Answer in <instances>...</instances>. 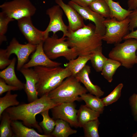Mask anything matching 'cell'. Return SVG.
I'll return each instance as SVG.
<instances>
[{
  "label": "cell",
  "instance_id": "cell-23",
  "mask_svg": "<svg viewBox=\"0 0 137 137\" xmlns=\"http://www.w3.org/2000/svg\"><path fill=\"white\" fill-rule=\"evenodd\" d=\"M91 55L87 56H79L77 58L69 61L64 65L71 72L72 76H75L85 66L90 60Z\"/></svg>",
  "mask_w": 137,
  "mask_h": 137
},
{
  "label": "cell",
  "instance_id": "cell-34",
  "mask_svg": "<svg viewBox=\"0 0 137 137\" xmlns=\"http://www.w3.org/2000/svg\"><path fill=\"white\" fill-rule=\"evenodd\" d=\"M129 100L134 120L137 122V93L133 94L129 97Z\"/></svg>",
  "mask_w": 137,
  "mask_h": 137
},
{
  "label": "cell",
  "instance_id": "cell-40",
  "mask_svg": "<svg viewBox=\"0 0 137 137\" xmlns=\"http://www.w3.org/2000/svg\"><path fill=\"white\" fill-rule=\"evenodd\" d=\"M132 38L137 40V30L131 31L125 36L123 38V40Z\"/></svg>",
  "mask_w": 137,
  "mask_h": 137
},
{
  "label": "cell",
  "instance_id": "cell-5",
  "mask_svg": "<svg viewBox=\"0 0 137 137\" xmlns=\"http://www.w3.org/2000/svg\"><path fill=\"white\" fill-rule=\"evenodd\" d=\"M43 47L46 54L51 60L63 57L70 61L78 56L75 49L69 47L66 37L62 36L59 38L56 34L46 38Z\"/></svg>",
  "mask_w": 137,
  "mask_h": 137
},
{
  "label": "cell",
  "instance_id": "cell-21",
  "mask_svg": "<svg viewBox=\"0 0 137 137\" xmlns=\"http://www.w3.org/2000/svg\"><path fill=\"white\" fill-rule=\"evenodd\" d=\"M108 5L110 12V18H115L118 21L125 19L132 10L123 8L118 2L113 0H104Z\"/></svg>",
  "mask_w": 137,
  "mask_h": 137
},
{
  "label": "cell",
  "instance_id": "cell-4",
  "mask_svg": "<svg viewBox=\"0 0 137 137\" xmlns=\"http://www.w3.org/2000/svg\"><path fill=\"white\" fill-rule=\"evenodd\" d=\"M88 91L74 76L67 78L56 88L48 94L55 102L59 104L63 102H74L81 100L79 96Z\"/></svg>",
  "mask_w": 137,
  "mask_h": 137
},
{
  "label": "cell",
  "instance_id": "cell-36",
  "mask_svg": "<svg viewBox=\"0 0 137 137\" xmlns=\"http://www.w3.org/2000/svg\"><path fill=\"white\" fill-rule=\"evenodd\" d=\"M128 17L130 20L129 29L131 31L137 28V8L133 10Z\"/></svg>",
  "mask_w": 137,
  "mask_h": 137
},
{
  "label": "cell",
  "instance_id": "cell-29",
  "mask_svg": "<svg viewBox=\"0 0 137 137\" xmlns=\"http://www.w3.org/2000/svg\"><path fill=\"white\" fill-rule=\"evenodd\" d=\"M89 7L93 11L104 18H110V9L104 0H94Z\"/></svg>",
  "mask_w": 137,
  "mask_h": 137
},
{
  "label": "cell",
  "instance_id": "cell-22",
  "mask_svg": "<svg viewBox=\"0 0 137 137\" xmlns=\"http://www.w3.org/2000/svg\"><path fill=\"white\" fill-rule=\"evenodd\" d=\"M56 122L55 128L51 134L52 137H67L77 132V131L72 129L66 121L58 119L56 120Z\"/></svg>",
  "mask_w": 137,
  "mask_h": 137
},
{
  "label": "cell",
  "instance_id": "cell-31",
  "mask_svg": "<svg viewBox=\"0 0 137 137\" xmlns=\"http://www.w3.org/2000/svg\"><path fill=\"white\" fill-rule=\"evenodd\" d=\"M100 124L98 118L89 121L82 127L85 137H99L98 128Z\"/></svg>",
  "mask_w": 137,
  "mask_h": 137
},
{
  "label": "cell",
  "instance_id": "cell-41",
  "mask_svg": "<svg viewBox=\"0 0 137 137\" xmlns=\"http://www.w3.org/2000/svg\"><path fill=\"white\" fill-rule=\"evenodd\" d=\"M132 137H137V131L135 133L133 134Z\"/></svg>",
  "mask_w": 137,
  "mask_h": 137
},
{
  "label": "cell",
  "instance_id": "cell-24",
  "mask_svg": "<svg viewBox=\"0 0 137 137\" xmlns=\"http://www.w3.org/2000/svg\"><path fill=\"white\" fill-rule=\"evenodd\" d=\"M80 97L81 100L85 102V105L88 107L100 114L103 113L105 106L101 99L90 93L82 94Z\"/></svg>",
  "mask_w": 137,
  "mask_h": 137
},
{
  "label": "cell",
  "instance_id": "cell-13",
  "mask_svg": "<svg viewBox=\"0 0 137 137\" xmlns=\"http://www.w3.org/2000/svg\"><path fill=\"white\" fill-rule=\"evenodd\" d=\"M68 4L78 12L84 20H89L94 23L97 33L102 36L105 35L106 28L103 22L105 19V18L93 11L89 7H81L71 1Z\"/></svg>",
  "mask_w": 137,
  "mask_h": 137
},
{
  "label": "cell",
  "instance_id": "cell-28",
  "mask_svg": "<svg viewBox=\"0 0 137 137\" xmlns=\"http://www.w3.org/2000/svg\"><path fill=\"white\" fill-rule=\"evenodd\" d=\"M49 110H45L40 114L42 116L43 120L39 124L43 131L44 134L51 135L55 128L56 122V120L49 116Z\"/></svg>",
  "mask_w": 137,
  "mask_h": 137
},
{
  "label": "cell",
  "instance_id": "cell-30",
  "mask_svg": "<svg viewBox=\"0 0 137 137\" xmlns=\"http://www.w3.org/2000/svg\"><path fill=\"white\" fill-rule=\"evenodd\" d=\"M108 59L102 53V47H101L92 54L90 60L92 65L97 72L102 70L106 62Z\"/></svg>",
  "mask_w": 137,
  "mask_h": 137
},
{
  "label": "cell",
  "instance_id": "cell-39",
  "mask_svg": "<svg viewBox=\"0 0 137 137\" xmlns=\"http://www.w3.org/2000/svg\"><path fill=\"white\" fill-rule=\"evenodd\" d=\"M127 5L128 10H133L137 8V0H128Z\"/></svg>",
  "mask_w": 137,
  "mask_h": 137
},
{
  "label": "cell",
  "instance_id": "cell-33",
  "mask_svg": "<svg viewBox=\"0 0 137 137\" xmlns=\"http://www.w3.org/2000/svg\"><path fill=\"white\" fill-rule=\"evenodd\" d=\"M123 84L120 83L106 97L101 99L105 106H106L116 101L120 97Z\"/></svg>",
  "mask_w": 137,
  "mask_h": 137
},
{
  "label": "cell",
  "instance_id": "cell-19",
  "mask_svg": "<svg viewBox=\"0 0 137 137\" xmlns=\"http://www.w3.org/2000/svg\"><path fill=\"white\" fill-rule=\"evenodd\" d=\"M13 137H51V135L41 134L33 128L25 125L18 120L12 121L11 123Z\"/></svg>",
  "mask_w": 137,
  "mask_h": 137
},
{
  "label": "cell",
  "instance_id": "cell-7",
  "mask_svg": "<svg viewBox=\"0 0 137 137\" xmlns=\"http://www.w3.org/2000/svg\"><path fill=\"white\" fill-rule=\"evenodd\" d=\"M130 20L128 16L124 20L118 21L115 18L105 19L103 23L106 28L102 40L108 44L120 43L123 38L129 33Z\"/></svg>",
  "mask_w": 137,
  "mask_h": 137
},
{
  "label": "cell",
  "instance_id": "cell-38",
  "mask_svg": "<svg viewBox=\"0 0 137 137\" xmlns=\"http://www.w3.org/2000/svg\"><path fill=\"white\" fill-rule=\"evenodd\" d=\"M94 0H71V1L82 7H89Z\"/></svg>",
  "mask_w": 137,
  "mask_h": 137
},
{
  "label": "cell",
  "instance_id": "cell-35",
  "mask_svg": "<svg viewBox=\"0 0 137 137\" xmlns=\"http://www.w3.org/2000/svg\"><path fill=\"white\" fill-rule=\"evenodd\" d=\"M7 50L0 49V69H4L11 63L12 59H9L6 56Z\"/></svg>",
  "mask_w": 137,
  "mask_h": 137
},
{
  "label": "cell",
  "instance_id": "cell-20",
  "mask_svg": "<svg viewBox=\"0 0 137 137\" xmlns=\"http://www.w3.org/2000/svg\"><path fill=\"white\" fill-rule=\"evenodd\" d=\"M100 113L88 107L82 105L78 110L77 117L79 127H82L88 122L98 118Z\"/></svg>",
  "mask_w": 137,
  "mask_h": 137
},
{
  "label": "cell",
  "instance_id": "cell-25",
  "mask_svg": "<svg viewBox=\"0 0 137 137\" xmlns=\"http://www.w3.org/2000/svg\"><path fill=\"white\" fill-rule=\"evenodd\" d=\"M121 65L119 62L109 58H108L104 64L101 74L108 82L110 83L117 70Z\"/></svg>",
  "mask_w": 137,
  "mask_h": 137
},
{
  "label": "cell",
  "instance_id": "cell-12",
  "mask_svg": "<svg viewBox=\"0 0 137 137\" xmlns=\"http://www.w3.org/2000/svg\"><path fill=\"white\" fill-rule=\"evenodd\" d=\"M17 24L21 32L31 44L37 45L46 39L43 31L40 30L33 25L30 17H26L17 21Z\"/></svg>",
  "mask_w": 137,
  "mask_h": 137
},
{
  "label": "cell",
  "instance_id": "cell-37",
  "mask_svg": "<svg viewBox=\"0 0 137 137\" xmlns=\"http://www.w3.org/2000/svg\"><path fill=\"white\" fill-rule=\"evenodd\" d=\"M6 83L2 78H0V95H2L4 93L11 91L19 90L16 87L9 85Z\"/></svg>",
  "mask_w": 137,
  "mask_h": 137
},
{
  "label": "cell",
  "instance_id": "cell-6",
  "mask_svg": "<svg viewBox=\"0 0 137 137\" xmlns=\"http://www.w3.org/2000/svg\"><path fill=\"white\" fill-rule=\"evenodd\" d=\"M137 40L131 38L123 43L115 44L109 52V58L120 62L121 65L127 68H132L136 64Z\"/></svg>",
  "mask_w": 137,
  "mask_h": 137
},
{
  "label": "cell",
  "instance_id": "cell-1",
  "mask_svg": "<svg viewBox=\"0 0 137 137\" xmlns=\"http://www.w3.org/2000/svg\"><path fill=\"white\" fill-rule=\"evenodd\" d=\"M48 95H45L28 104H23L6 109L12 121L21 120L28 127L36 128L40 133L43 131L36 119V115L58 105Z\"/></svg>",
  "mask_w": 137,
  "mask_h": 137
},
{
  "label": "cell",
  "instance_id": "cell-42",
  "mask_svg": "<svg viewBox=\"0 0 137 137\" xmlns=\"http://www.w3.org/2000/svg\"><path fill=\"white\" fill-rule=\"evenodd\" d=\"M136 64H137V50H136Z\"/></svg>",
  "mask_w": 137,
  "mask_h": 137
},
{
  "label": "cell",
  "instance_id": "cell-16",
  "mask_svg": "<svg viewBox=\"0 0 137 137\" xmlns=\"http://www.w3.org/2000/svg\"><path fill=\"white\" fill-rule=\"evenodd\" d=\"M55 1L62 9L67 18L69 30L75 31L85 25L82 16L71 6L65 4L63 0H55Z\"/></svg>",
  "mask_w": 137,
  "mask_h": 137
},
{
  "label": "cell",
  "instance_id": "cell-10",
  "mask_svg": "<svg viewBox=\"0 0 137 137\" xmlns=\"http://www.w3.org/2000/svg\"><path fill=\"white\" fill-rule=\"evenodd\" d=\"M36 47L37 45L28 43L25 44H21L15 38H13L6 48V56L9 58L12 54L16 56L18 59L16 69L20 71L26 63L30 54L35 51Z\"/></svg>",
  "mask_w": 137,
  "mask_h": 137
},
{
  "label": "cell",
  "instance_id": "cell-26",
  "mask_svg": "<svg viewBox=\"0 0 137 137\" xmlns=\"http://www.w3.org/2000/svg\"><path fill=\"white\" fill-rule=\"evenodd\" d=\"M0 125V137H13L11 120L9 114L5 111L2 113Z\"/></svg>",
  "mask_w": 137,
  "mask_h": 137
},
{
  "label": "cell",
  "instance_id": "cell-17",
  "mask_svg": "<svg viewBox=\"0 0 137 137\" xmlns=\"http://www.w3.org/2000/svg\"><path fill=\"white\" fill-rule=\"evenodd\" d=\"M91 67L86 65L84 67L74 76L82 83L89 93L99 98L103 96L104 92L98 85L94 84L90 80L89 75Z\"/></svg>",
  "mask_w": 137,
  "mask_h": 137
},
{
  "label": "cell",
  "instance_id": "cell-32",
  "mask_svg": "<svg viewBox=\"0 0 137 137\" xmlns=\"http://www.w3.org/2000/svg\"><path fill=\"white\" fill-rule=\"evenodd\" d=\"M14 20L9 17L3 12H0V44L7 40L5 34L7 32L8 25L10 22Z\"/></svg>",
  "mask_w": 137,
  "mask_h": 137
},
{
  "label": "cell",
  "instance_id": "cell-8",
  "mask_svg": "<svg viewBox=\"0 0 137 137\" xmlns=\"http://www.w3.org/2000/svg\"><path fill=\"white\" fill-rule=\"evenodd\" d=\"M2 11L9 17L17 21L22 18L31 17L36 8L30 0H13L6 2L0 6Z\"/></svg>",
  "mask_w": 137,
  "mask_h": 137
},
{
  "label": "cell",
  "instance_id": "cell-27",
  "mask_svg": "<svg viewBox=\"0 0 137 137\" xmlns=\"http://www.w3.org/2000/svg\"><path fill=\"white\" fill-rule=\"evenodd\" d=\"M18 96L17 94H12L11 91H9L4 96L0 98V118L3 113L7 108L20 104L19 102L17 99Z\"/></svg>",
  "mask_w": 137,
  "mask_h": 137
},
{
  "label": "cell",
  "instance_id": "cell-3",
  "mask_svg": "<svg viewBox=\"0 0 137 137\" xmlns=\"http://www.w3.org/2000/svg\"><path fill=\"white\" fill-rule=\"evenodd\" d=\"M34 69L38 78L36 87L38 96L40 97L48 95L65 79L72 75L67 68L60 66L50 67L38 66L34 67Z\"/></svg>",
  "mask_w": 137,
  "mask_h": 137
},
{
  "label": "cell",
  "instance_id": "cell-15",
  "mask_svg": "<svg viewBox=\"0 0 137 137\" xmlns=\"http://www.w3.org/2000/svg\"><path fill=\"white\" fill-rule=\"evenodd\" d=\"M24 76L26 82L24 84L25 91L29 102H33L38 98L36 84L38 81L37 74L34 69L22 68L20 71Z\"/></svg>",
  "mask_w": 137,
  "mask_h": 137
},
{
  "label": "cell",
  "instance_id": "cell-14",
  "mask_svg": "<svg viewBox=\"0 0 137 137\" xmlns=\"http://www.w3.org/2000/svg\"><path fill=\"white\" fill-rule=\"evenodd\" d=\"M43 42H41L37 45L30 59L23 68H28L38 66L50 67L59 66L61 64L60 63L52 60L48 57L43 49Z\"/></svg>",
  "mask_w": 137,
  "mask_h": 137
},
{
  "label": "cell",
  "instance_id": "cell-11",
  "mask_svg": "<svg viewBox=\"0 0 137 137\" xmlns=\"http://www.w3.org/2000/svg\"><path fill=\"white\" fill-rule=\"evenodd\" d=\"M51 109L53 118L54 120L61 119L72 126L79 127L77 117L78 110L76 109L74 102L62 103Z\"/></svg>",
  "mask_w": 137,
  "mask_h": 137
},
{
  "label": "cell",
  "instance_id": "cell-9",
  "mask_svg": "<svg viewBox=\"0 0 137 137\" xmlns=\"http://www.w3.org/2000/svg\"><path fill=\"white\" fill-rule=\"evenodd\" d=\"M46 14L48 16L50 21L47 28L43 31L45 39L49 37L50 32L55 34L59 31L62 32L63 37H66L69 33L68 27L63 21V11L60 6L58 5L53 6L46 10Z\"/></svg>",
  "mask_w": 137,
  "mask_h": 137
},
{
  "label": "cell",
  "instance_id": "cell-2",
  "mask_svg": "<svg viewBox=\"0 0 137 137\" xmlns=\"http://www.w3.org/2000/svg\"><path fill=\"white\" fill-rule=\"evenodd\" d=\"M69 31L66 40L78 56L91 55L102 47V36L96 32L95 25L91 23L75 31Z\"/></svg>",
  "mask_w": 137,
  "mask_h": 137
},
{
  "label": "cell",
  "instance_id": "cell-18",
  "mask_svg": "<svg viewBox=\"0 0 137 137\" xmlns=\"http://www.w3.org/2000/svg\"><path fill=\"white\" fill-rule=\"evenodd\" d=\"M16 61V58L14 57L10 64L0 72V77L7 84L17 87L19 90H21L24 89V83L20 80L16 75L15 67Z\"/></svg>",
  "mask_w": 137,
  "mask_h": 137
}]
</instances>
